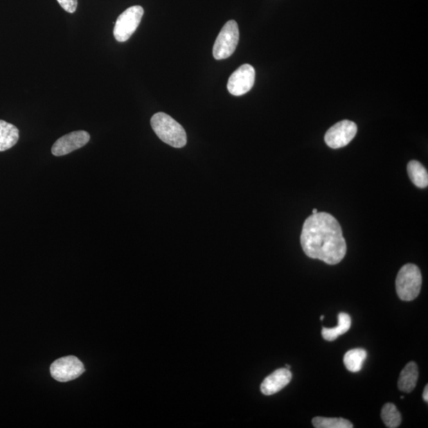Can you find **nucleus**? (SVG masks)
<instances>
[{"label":"nucleus","mask_w":428,"mask_h":428,"mask_svg":"<svg viewBox=\"0 0 428 428\" xmlns=\"http://www.w3.org/2000/svg\"><path fill=\"white\" fill-rule=\"evenodd\" d=\"M301 244L307 256L329 265H337L347 253L341 226L336 218L327 213L318 212L306 219Z\"/></svg>","instance_id":"1"},{"label":"nucleus","mask_w":428,"mask_h":428,"mask_svg":"<svg viewBox=\"0 0 428 428\" xmlns=\"http://www.w3.org/2000/svg\"><path fill=\"white\" fill-rule=\"evenodd\" d=\"M151 125L159 139L170 146L180 149L186 145L188 136L185 130L168 114L160 112L153 115Z\"/></svg>","instance_id":"2"},{"label":"nucleus","mask_w":428,"mask_h":428,"mask_svg":"<svg viewBox=\"0 0 428 428\" xmlns=\"http://www.w3.org/2000/svg\"><path fill=\"white\" fill-rule=\"evenodd\" d=\"M422 285V276L418 267L406 265L400 269L396 279V289L400 299L410 301L420 294Z\"/></svg>","instance_id":"3"},{"label":"nucleus","mask_w":428,"mask_h":428,"mask_svg":"<svg viewBox=\"0 0 428 428\" xmlns=\"http://www.w3.org/2000/svg\"><path fill=\"white\" fill-rule=\"evenodd\" d=\"M240 38L237 21L230 20L224 24L217 37L213 48V57L217 60L232 56L237 48Z\"/></svg>","instance_id":"4"},{"label":"nucleus","mask_w":428,"mask_h":428,"mask_svg":"<svg viewBox=\"0 0 428 428\" xmlns=\"http://www.w3.org/2000/svg\"><path fill=\"white\" fill-rule=\"evenodd\" d=\"M143 15L144 9L141 6H133L126 9L119 15L115 24L114 29L115 39L119 42L129 40L140 25Z\"/></svg>","instance_id":"5"},{"label":"nucleus","mask_w":428,"mask_h":428,"mask_svg":"<svg viewBox=\"0 0 428 428\" xmlns=\"http://www.w3.org/2000/svg\"><path fill=\"white\" fill-rule=\"evenodd\" d=\"M85 371L84 366L75 356H66L54 362L51 373L55 380L60 382L73 381Z\"/></svg>","instance_id":"6"},{"label":"nucleus","mask_w":428,"mask_h":428,"mask_svg":"<svg viewBox=\"0 0 428 428\" xmlns=\"http://www.w3.org/2000/svg\"><path fill=\"white\" fill-rule=\"evenodd\" d=\"M357 125L349 120H344L327 131L325 141L328 147L337 150L347 146L357 134Z\"/></svg>","instance_id":"7"},{"label":"nucleus","mask_w":428,"mask_h":428,"mask_svg":"<svg viewBox=\"0 0 428 428\" xmlns=\"http://www.w3.org/2000/svg\"><path fill=\"white\" fill-rule=\"evenodd\" d=\"M255 79L256 71L251 65L240 66L229 78L227 87L230 94L235 96L245 95L253 87Z\"/></svg>","instance_id":"8"},{"label":"nucleus","mask_w":428,"mask_h":428,"mask_svg":"<svg viewBox=\"0 0 428 428\" xmlns=\"http://www.w3.org/2000/svg\"><path fill=\"white\" fill-rule=\"evenodd\" d=\"M90 141V134L86 131H75L60 137L52 147V153L55 157L69 154L80 148L85 146Z\"/></svg>","instance_id":"9"},{"label":"nucleus","mask_w":428,"mask_h":428,"mask_svg":"<svg viewBox=\"0 0 428 428\" xmlns=\"http://www.w3.org/2000/svg\"><path fill=\"white\" fill-rule=\"evenodd\" d=\"M292 380V373L287 368L278 369L267 377L261 384L262 394L270 396L287 386Z\"/></svg>","instance_id":"10"},{"label":"nucleus","mask_w":428,"mask_h":428,"mask_svg":"<svg viewBox=\"0 0 428 428\" xmlns=\"http://www.w3.org/2000/svg\"><path fill=\"white\" fill-rule=\"evenodd\" d=\"M418 377V366H417L414 362H410L400 373L398 381L400 391L407 393L413 391L416 386Z\"/></svg>","instance_id":"11"},{"label":"nucleus","mask_w":428,"mask_h":428,"mask_svg":"<svg viewBox=\"0 0 428 428\" xmlns=\"http://www.w3.org/2000/svg\"><path fill=\"white\" fill-rule=\"evenodd\" d=\"M19 139V131L12 124L0 120V152L12 149L17 144Z\"/></svg>","instance_id":"12"},{"label":"nucleus","mask_w":428,"mask_h":428,"mask_svg":"<svg viewBox=\"0 0 428 428\" xmlns=\"http://www.w3.org/2000/svg\"><path fill=\"white\" fill-rule=\"evenodd\" d=\"M351 326L350 316L345 312H340L338 315V326L332 328H323L322 337L327 341L332 342L339 336L349 331Z\"/></svg>","instance_id":"13"},{"label":"nucleus","mask_w":428,"mask_h":428,"mask_svg":"<svg viewBox=\"0 0 428 428\" xmlns=\"http://www.w3.org/2000/svg\"><path fill=\"white\" fill-rule=\"evenodd\" d=\"M366 357L367 353L364 349L350 350L344 355V364L350 372L358 373L363 368Z\"/></svg>","instance_id":"14"},{"label":"nucleus","mask_w":428,"mask_h":428,"mask_svg":"<svg viewBox=\"0 0 428 428\" xmlns=\"http://www.w3.org/2000/svg\"><path fill=\"white\" fill-rule=\"evenodd\" d=\"M408 173L411 180L419 188H426L428 186V175L426 168L416 161H411L408 164Z\"/></svg>","instance_id":"15"},{"label":"nucleus","mask_w":428,"mask_h":428,"mask_svg":"<svg viewBox=\"0 0 428 428\" xmlns=\"http://www.w3.org/2000/svg\"><path fill=\"white\" fill-rule=\"evenodd\" d=\"M381 416L387 427L396 428L402 424V416L393 404L388 403L384 405Z\"/></svg>","instance_id":"16"},{"label":"nucleus","mask_w":428,"mask_h":428,"mask_svg":"<svg viewBox=\"0 0 428 428\" xmlns=\"http://www.w3.org/2000/svg\"><path fill=\"white\" fill-rule=\"evenodd\" d=\"M312 425L316 428H353L351 422L344 418H326V417H315L312 419Z\"/></svg>","instance_id":"17"},{"label":"nucleus","mask_w":428,"mask_h":428,"mask_svg":"<svg viewBox=\"0 0 428 428\" xmlns=\"http://www.w3.org/2000/svg\"><path fill=\"white\" fill-rule=\"evenodd\" d=\"M57 2L69 13H74L78 8V0H57Z\"/></svg>","instance_id":"18"},{"label":"nucleus","mask_w":428,"mask_h":428,"mask_svg":"<svg viewBox=\"0 0 428 428\" xmlns=\"http://www.w3.org/2000/svg\"><path fill=\"white\" fill-rule=\"evenodd\" d=\"M422 398H424L425 402H428V386L427 385L425 388L424 393H422Z\"/></svg>","instance_id":"19"},{"label":"nucleus","mask_w":428,"mask_h":428,"mask_svg":"<svg viewBox=\"0 0 428 428\" xmlns=\"http://www.w3.org/2000/svg\"><path fill=\"white\" fill-rule=\"evenodd\" d=\"M318 213L316 208H314V210H312V214L316 213Z\"/></svg>","instance_id":"20"},{"label":"nucleus","mask_w":428,"mask_h":428,"mask_svg":"<svg viewBox=\"0 0 428 428\" xmlns=\"http://www.w3.org/2000/svg\"><path fill=\"white\" fill-rule=\"evenodd\" d=\"M323 318H325V316H321V321H323Z\"/></svg>","instance_id":"21"},{"label":"nucleus","mask_w":428,"mask_h":428,"mask_svg":"<svg viewBox=\"0 0 428 428\" xmlns=\"http://www.w3.org/2000/svg\"><path fill=\"white\" fill-rule=\"evenodd\" d=\"M285 367H287V368L289 369V370L290 368V366H289V365L285 366Z\"/></svg>","instance_id":"22"}]
</instances>
